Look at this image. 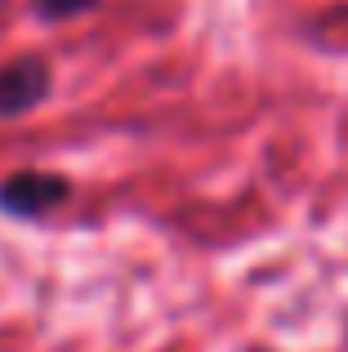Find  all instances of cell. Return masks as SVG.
I'll return each instance as SVG.
<instances>
[{
  "label": "cell",
  "instance_id": "6da1fadb",
  "mask_svg": "<svg viewBox=\"0 0 348 352\" xmlns=\"http://www.w3.org/2000/svg\"><path fill=\"white\" fill-rule=\"evenodd\" d=\"M72 197V183L50 170H18L0 179V214L9 219H45Z\"/></svg>",
  "mask_w": 348,
  "mask_h": 352
},
{
  "label": "cell",
  "instance_id": "7a4b0ae2",
  "mask_svg": "<svg viewBox=\"0 0 348 352\" xmlns=\"http://www.w3.org/2000/svg\"><path fill=\"white\" fill-rule=\"evenodd\" d=\"M54 89V72L41 54H23V58L0 67V120L9 116H27L50 98Z\"/></svg>",
  "mask_w": 348,
  "mask_h": 352
},
{
  "label": "cell",
  "instance_id": "3957f363",
  "mask_svg": "<svg viewBox=\"0 0 348 352\" xmlns=\"http://www.w3.org/2000/svg\"><path fill=\"white\" fill-rule=\"evenodd\" d=\"M94 5L98 0H36V18H45V23H67V18H80Z\"/></svg>",
  "mask_w": 348,
  "mask_h": 352
}]
</instances>
